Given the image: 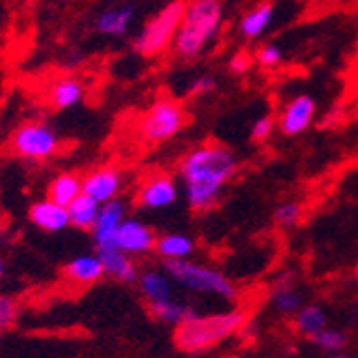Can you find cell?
<instances>
[{
  "label": "cell",
  "mask_w": 358,
  "mask_h": 358,
  "mask_svg": "<svg viewBox=\"0 0 358 358\" xmlns=\"http://www.w3.org/2000/svg\"><path fill=\"white\" fill-rule=\"evenodd\" d=\"M241 170L232 148L219 142H204L189 148L178 161V182L193 213H208L219 202L225 187Z\"/></svg>",
  "instance_id": "1"
},
{
  "label": "cell",
  "mask_w": 358,
  "mask_h": 358,
  "mask_svg": "<svg viewBox=\"0 0 358 358\" xmlns=\"http://www.w3.org/2000/svg\"><path fill=\"white\" fill-rule=\"evenodd\" d=\"M225 20L223 0H185V11L176 37L172 41V52L180 60H195L221 35Z\"/></svg>",
  "instance_id": "2"
},
{
  "label": "cell",
  "mask_w": 358,
  "mask_h": 358,
  "mask_svg": "<svg viewBox=\"0 0 358 358\" xmlns=\"http://www.w3.org/2000/svg\"><path fill=\"white\" fill-rule=\"evenodd\" d=\"M247 313L243 309H230L213 315H191L176 327L174 345L182 354H206L243 331Z\"/></svg>",
  "instance_id": "3"
},
{
  "label": "cell",
  "mask_w": 358,
  "mask_h": 358,
  "mask_svg": "<svg viewBox=\"0 0 358 358\" xmlns=\"http://www.w3.org/2000/svg\"><path fill=\"white\" fill-rule=\"evenodd\" d=\"M168 271V275L172 277V281L189 292H195V294H210L217 299H223L227 303L236 301L238 289L236 285L227 279L221 271L193 262L191 257L187 259H164L161 262Z\"/></svg>",
  "instance_id": "4"
},
{
  "label": "cell",
  "mask_w": 358,
  "mask_h": 358,
  "mask_svg": "<svg viewBox=\"0 0 358 358\" xmlns=\"http://www.w3.org/2000/svg\"><path fill=\"white\" fill-rule=\"evenodd\" d=\"M185 11V0H172L159 13H155L136 35L134 50L142 58H152L164 54L172 48V41L176 37V30L180 26Z\"/></svg>",
  "instance_id": "5"
},
{
  "label": "cell",
  "mask_w": 358,
  "mask_h": 358,
  "mask_svg": "<svg viewBox=\"0 0 358 358\" xmlns=\"http://www.w3.org/2000/svg\"><path fill=\"white\" fill-rule=\"evenodd\" d=\"M9 146L15 157L30 161V164H45L50 161L58 148L60 138L56 129L45 120H26L11 134Z\"/></svg>",
  "instance_id": "6"
},
{
  "label": "cell",
  "mask_w": 358,
  "mask_h": 358,
  "mask_svg": "<svg viewBox=\"0 0 358 358\" xmlns=\"http://www.w3.org/2000/svg\"><path fill=\"white\" fill-rule=\"evenodd\" d=\"M187 110L174 99H157L140 120V136L148 144H166L187 127Z\"/></svg>",
  "instance_id": "7"
},
{
  "label": "cell",
  "mask_w": 358,
  "mask_h": 358,
  "mask_svg": "<svg viewBox=\"0 0 358 358\" xmlns=\"http://www.w3.org/2000/svg\"><path fill=\"white\" fill-rule=\"evenodd\" d=\"M112 243L124 251L131 257H144L148 253L155 251V243H157V234L155 230L144 223L138 217H124L120 221V225L116 227V232L112 236Z\"/></svg>",
  "instance_id": "8"
},
{
  "label": "cell",
  "mask_w": 358,
  "mask_h": 358,
  "mask_svg": "<svg viewBox=\"0 0 358 358\" xmlns=\"http://www.w3.org/2000/svg\"><path fill=\"white\" fill-rule=\"evenodd\" d=\"M180 182L176 176L172 174H152L142 187H140V193H138V204L140 208L144 210H150V213H159V210H166L170 206H174L180 198Z\"/></svg>",
  "instance_id": "9"
},
{
  "label": "cell",
  "mask_w": 358,
  "mask_h": 358,
  "mask_svg": "<svg viewBox=\"0 0 358 358\" xmlns=\"http://www.w3.org/2000/svg\"><path fill=\"white\" fill-rule=\"evenodd\" d=\"M122 185H124V176L114 166L96 168V170L88 172L86 176H82V193L90 195V198L96 200L99 204L120 198Z\"/></svg>",
  "instance_id": "10"
},
{
  "label": "cell",
  "mask_w": 358,
  "mask_h": 358,
  "mask_svg": "<svg viewBox=\"0 0 358 358\" xmlns=\"http://www.w3.org/2000/svg\"><path fill=\"white\" fill-rule=\"evenodd\" d=\"M313 118H315V101L313 96L309 94H299L294 96L292 101L285 103L279 120H277V127L279 131L287 138H296L301 134H305L307 129L313 124Z\"/></svg>",
  "instance_id": "11"
},
{
  "label": "cell",
  "mask_w": 358,
  "mask_h": 358,
  "mask_svg": "<svg viewBox=\"0 0 358 358\" xmlns=\"http://www.w3.org/2000/svg\"><path fill=\"white\" fill-rule=\"evenodd\" d=\"M28 221L45 234H60V232L67 230V227H71L67 206H62L50 198L30 204Z\"/></svg>",
  "instance_id": "12"
},
{
  "label": "cell",
  "mask_w": 358,
  "mask_h": 358,
  "mask_svg": "<svg viewBox=\"0 0 358 358\" xmlns=\"http://www.w3.org/2000/svg\"><path fill=\"white\" fill-rule=\"evenodd\" d=\"M136 13L138 9L131 3H118L114 7H108L96 15L94 30L110 39H122L129 35V30H131L136 22Z\"/></svg>",
  "instance_id": "13"
},
{
  "label": "cell",
  "mask_w": 358,
  "mask_h": 358,
  "mask_svg": "<svg viewBox=\"0 0 358 358\" xmlns=\"http://www.w3.org/2000/svg\"><path fill=\"white\" fill-rule=\"evenodd\" d=\"M96 255H99L101 262H103L106 277L120 281V283H136L138 281L140 268L134 262V257L127 255L124 251H120L114 243L99 245L96 247Z\"/></svg>",
  "instance_id": "14"
},
{
  "label": "cell",
  "mask_w": 358,
  "mask_h": 358,
  "mask_svg": "<svg viewBox=\"0 0 358 358\" xmlns=\"http://www.w3.org/2000/svg\"><path fill=\"white\" fill-rule=\"evenodd\" d=\"M124 217H127V202L124 200L114 198L110 202H103L99 208V217H96V221H94V227L90 230L94 247L112 243L116 227L120 225V221Z\"/></svg>",
  "instance_id": "15"
},
{
  "label": "cell",
  "mask_w": 358,
  "mask_h": 358,
  "mask_svg": "<svg viewBox=\"0 0 358 358\" xmlns=\"http://www.w3.org/2000/svg\"><path fill=\"white\" fill-rule=\"evenodd\" d=\"M84 96H86V84L76 76L58 78L48 90V101L58 112L80 106L84 101Z\"/></svg>",
  "instance_id": "16"
},
{
  "label": "cell",
  "mask_w": 358,
  "mask_h": 358,
  "mask_svg": "<svg viewBox=\"0 0 358 358\" xmlns=\"http://www.w3.org/2000/svg\"><path fill=\"white\" fill-rule=\"evenodd\" d=\"M138 287H140V294L144 296L146 303H155V301H164L174 296V281L168 275V271L161 266H152V268H144L138 275Z\"/></svg>",
  "instance_id": "17"
},
{
  "label": "cell",
  "mask_w": 358,
  "mask_h": 358,
  "mask_svg": "<svg viewBox=\"0 0 358 358\" xmlns=\"http://www.w3.org/2000/svg\"><path fill=\"white\" fill-rule=\"evenodd\" d=\"M64 277L76 285H92L99 283L106 277L103 262L96 253H82L76 255L71 262L64 266Z\"/></svg>",
  "instance_id": "18"
},
{
  "label": "cell",
  "mask_w": 358,
  "mask_h": 358,
  "mask_svg": "<svg viewBox=\"0 0 358 358\" xmlns=\"http://www.w3.org/2000/svg\"><path fill=\"white\" fill-rule=\"evenodd\" d=\"M273 17H275V5L273 3H259L257 7H253L251 11H247L238 24V32L241 37L247 39V41H253V39H259L268 30V26L273 24Z\"/></svg>",
  "instance_id": "19"
},
{
  "label": "cell",
  "mask_w": 358,
  "mask_h": 358,
  "mask_svg": "<svg viewBox=\"0 0 358 358\" xmlns=\"http://www.w3.org/2000/svg\"><path fill=\"white\" fill-rule=\"evenodd\" d=\"M271 305L275 307V311L279 315H285V317H292V315L299 313V309L305 305V299H303L301 292L296 289L294 279L281 277L275 283L273 296H271Z\"/></svg>",
  "instance_id": "20"
},
{
  "label": "cell",
  "mask_w": 358,
  "mask_h": 358,
  "mask_svg": "<svg viewBox=\"0 0 358 358\" xmlns=\"http://www.w3.org/2000/svg\"><path fill=\"white\" fill-rule=\"evenodd\" d=\"M155 253L161 259H187L195 253V241L180 232H168L164 236H157Z\"/></svg>",
  "instance_id": "21"
},
{
  "label": "cell",
  "mask_w": 358,
  "mask_h": 358,
  "mask_svg": "<svg viewBox=\"0 0 358 358\" xmlns=\"http://www.w3.org/2000/svg\"><path fill=\"white\" fill-rule=\"evenodd\" d=\"M45 193L50 200H54L62 206H69L82 193V176H78L73 172H60L48 182Z\"/></svg>",
  "instance_id": "22"
},
{
  "label": "cell",
  "mask_w": 358,
  "mask_h": 358,
  "mask_svg": "<svg viewBox=\"0 0 358 358\" xmlns=\"http://www.w3.org/2000/svg\"><path fill=\"white\" fill-rule=\"evenodd\" d=\"M148 305V311L155 320H159L161 324H168V327H178L185 320H189L193 313V309L182 303V301H176L174 296L170 299H164V301H155V303H146Z\"/></svg>",
  "instance_id": "23"
},
{
  "label": "cell",
  "mask_w": 358,
  "mask_h": 358,
  "mask_svg": "<svg viewBox=\"0 0 358 358\" xmlns=\"http://www.w3.org/2000/svg\"><path fill=\"white\" fill-rule=\"evenodd\" d=\"M99 208H101L99 202L92 200L90 195H86V193H80L78 198L67 206L71 227L82 230V232H90L94 227L96 217H99Z\"/></svg>",
  "instance_id": "24"
},
{
  "label": "cell",
  "mask_w": 358,
  "mask_h": 358,
  "mask_svg": "<svg viewBox=\"0 0 358 358\" xmlns=\"http://www.w3.org/2000/svg\"><path fill=\"white\" fill-rule=\"evenodd\" d=\"M294 320H296V331L305 337H311L313 333L329 327V315L320 305H303L294 315Z\"/></svg>",
  "instance_id": "25"
},
{
  "label": "cell",
  "mask_w": 358,
  "mask_h": 358,
  "mask_svg": "<svg viewBox=\"0 0 358 358\" xmlns=\"http://www.w3.org/2000/svg\"><path fill=\"white\" fill-rule=\"evenodd\" d=\"M309 341H311L317 350L327 352V354H343L345 348H348V343H350V339H348V335H345L343 331L329 329V327H324L322 331L313 333V335L309 337Z\"/></svg>",
  "instance_id": "26"
},
{
  "label": "cell",
  "mask_w": 358,
  "mask_h": 358,
  "mask_svg": "<svg viewBox=\"0 0 358 358\" xmlns=\"http://www.w3.org/2000/svg\"><path fill=\"white\" fill-rule=\"evenodd\" d=\"M275 223L281 227V230H289V227H294L301 223L303 219V204L299 202H283L275 208V215H273Z\"/></svg>",
  "instance_id": "27"
},
{
  "label": "cell",
  "mask_w": 358,
  "mask_h": 358,
  "mask_svg": "<svg viewBox=\"0 0 358 358\" xmlns=\"http://www.w3.org/2000/svg\"><path fill=\"white\" fill-rule=\"evenodd\" d=\"M283 56H285L283 48L273 41V43L259 45L255 56H253V60L259 64V67H264V69H275V67H279V64L283 62Z\"/></svg>",
  "instance_id": "28"
},
{
  "label": "cell",
  "mask_w": 358,
  "mask_h": 358,
  "mask_svg": "<svg viewBox=\"0 0 358 358\" xmlns=\"http://www.w3.org/2000/svg\"><path fill=\"white\" fill-rule=\"evenodd\" d=\"M17 317H20L17 301L11 299V296L0 294V337H3L5 333H9L15 327Z\"/></svg>",
  "instance_id": "29"
},
{
  "label": "cell",
  "mask_w": 358,
  "mask_h": 358,
  "mask_svg": "<svg viewBox=\"0 0 358 358\" xmlns=\"http://www.w3.org/2000/svg\"><path fill=\"white\" fill-rule=\"evenodd\" d=\"M219 88V80L210 73H202V76H195L189 86H187V96L191 99H202V96L213 94Z\"/></svg>",
  "instance_id": "30"
},
{
  "label": "cell",
  "mask_w": 358,
  "mask_h": 358,
  "mask_svg": "<svg viewBox=\"0 0 358 358\" xmlns=\"http://www.w3.org/2000/svg\"><path fill=\"white\" fill-rule=\"evenodd\" d=\"M275 118L271 114H264V116H259L253 124H251V131H249V138L251 142L255 144H262V142H268L275 134Z\"/></svg>",
  "instance_id": "31"
},
{
  "label": "cell",
  "mask_w": 358,
  "mask_h": 358,
  "mask_svg": "<svg viewBox=\"0 0 358 358\" xmlns=\"http://www.w3.org/2000/svg\"><path fill=\"white\" fill-rule=\"evenodd\" d=\"M253 64V56H249L247 52H236L230 60H227V69L234 76H243L251 69Z\"/></svg>",
  "instance_id": "32"
},
{
  "label": "cell",
  "mask_w": 358,
  "mask_h": 358,
  "mask_svg": "<svg viewBox=\"0 0 358 358\" xmlns=\"http://www.w3.org/2000/svg\"><path fill=\"white\" fill-rule=\"evenodd\" d=\"M5 277V262H3V257H0V281H3Z\"/></svg>",
  "instance_id": "33"
},
{
  "label": "cell",
  "mask_w": 358,
  "mask_h": 358,
  "mask_svg": "<svg viewBox=\"0 0 358 358\" xmlns=\"http://www.w3.org/2000/svg\"><path fill=\"white\" fill-rule=\"evenodd\" d=\"M58 3H67V0H58Z\"/></svg>",
  "instance_id": "34"
}]
</instances>
